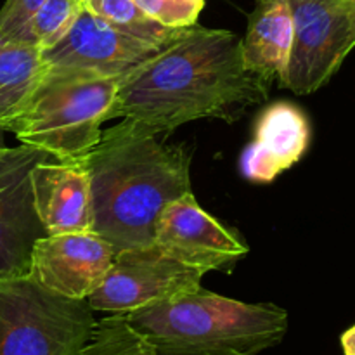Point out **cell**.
<instances>
[{"label": "cell", "instance_id": "obj_24", "mask_svg": "<svg viewBox=\"0 0 355 355\" xmlns=\"http://www.w3.org/2000/svg\"><path fill=\"white\" fill-rule=\"evenodd\" d=\"M7 42H9V40H7V38H6V35H3L2 31H0V47H2V45H6Z\"/></svg>", "mask_w": 355, "mask_h": 355}, {"label": "cell", "instance_id": "obj_25", "mask_svg": "<svg viewBox=\"0 0 355 355\" xmlns=\"http://www.w3.org/2000/svg\"><path fill=\"white\" fill-rule=\"evenodd\" d=\"M90 2H92V0H82V3H83V6H89Z\"/></svg>", "mask_w": 355, "mask_h": 355}, {"label": "cell", "instance_id": "obj_3", "mask_svg": "<svg viewBox=\"0 0 355 355\" xmlns=\"http://www.w3.org/2000/svg\"><path fill=\"white\" fill-rule=\"evenodd\" d=\"M123 315L156 355H257L279 345L288 331L284 309L205 288Z\"/></svg>", "mask_w": 355, "mask_h": 355}, {"label": "cell", "instance_id": "obj_20", "mask_svg": "<svg viewBox=\"0 0 355 355\" xmlns=\"http://www.w3.org/2000/svg\"><path fill=\"white\" fill-rule=\"evenodd\" d=\"M45 0H6L0 9V31L9 42L30 21V17L40 9Z\"/></svg>", "mask_w": 355, "mask_h": 355}, {"label": "cell", "instance_id": "obj_7", "mask_svg": "<svg viewBox=\"0 0 355 355\" xmlns=\"http://www.w3.org/2000/svg\"><path fill=\"white\" fill-rule=\"evenodd\" d=\"M203 270L180 262L155 243L120 250L101 286L87 298L94 312L128 314L137 309L194 293Z\"/></svg>", "mask_w": 355, "mask_h": 355}, {"label": "cell", "instance_id": "obj_23", "mask_svg": "<svg viewBox=\"0 0 355 355\" xmlns=\"http://www.w3.org/2000/svg\"><path fill=\"white\" fill-rule=\"evenodd\" d=\"M3 134H6V132H3L2 128H0V149L7 148V146H6V137H3Z\"/></svg>", "mask_w": 355, "mask_h": 355}, {"label": "cell", "instance_id": "obj_5", "mask_svg": "<svg viewBox=\"0 0 355 355\" xmlns=\"http://www.w3.org/2000/svg\"><path fill=\"white\" fill-rule=\"evenodd\" d=\"M97 319L87 300L30 276L0 279V355H83Z\"/></svg>", "mask_w": 355, "mask_h": 355}, {"label": "cell", "instance_id": "obj_16", "mask_svg": "<svg viewBox=\"0 0 355 355\" xmlns=\"http://www.w3.org/2000/svg\"><path fill=\"white\" fill-rule=\"evenodd\" d=\"M82 9V0H45L44 6L21 28L12 42L35 45L40 51H45L61 40Z\"/></svg>", "mask_w": 355, "mask_h": 355}, {"label": "cell", "instance_id": "obj_2", "mask_svg": "<svg viewBox=\"0 0 355 355\" xmlns=\"http://www.w3.org/2000/svg\"><path fill=\"white\" fill-rule=\"evenodd\" d=\"M165 134L127 120L103 132L83 159L90 180L92 231L116 252L155 243L159 214L191 191V153Z\"/></svg>", "mask_w": 355, "mask_h": 355}, {"label": "cell", "instance_id": "obj_19", "mask_svg": "<svg viewBox=\"0 0 355 355\" xmlns=\"http://www.w3.org/2000/svg\"><path fill=\"white\" fill-rule=\"evenodd\" d=\"M139 9L166 28H186L196 24L201 10L186 0H134Z\"/></svg>", "mask_w": 355, "mask_h": 355}, {"label": "cell", "instance_id": "obj_18", "mask_svg": "<svg viewBox=\"0 0 355 355\" xmlns=\"http://www.w3.org/2000/svg\"><path fill=\"white\" fill-rule=\"evenodd\" d=\"M83 355H156V352L128 324L123 314H110L96 322Z\"/></svg>", "mask_w": 355, "mask_h": 355}, {"label": "cell", "instance_id": "obj_4", "mask_svg": "<svg viewBox=\"0 0 355 355\" xmlns=\"http://www.w3.org/2000/svg\"><path fill=\"white\" fill-rule=\"evenodd\" d=\"M120 78L49 66L7 132L61 162H83L114 118Z\"/></svg>", "mask_w": 355, "mask_h": 355}, {"label": "cell", "instance_id": "obj_12", "mask_svg": "<svg viewBox=\"0 0 355 355\" xmlns=\"http://www.w3.org/2000/svg\"><path fill=\"white\" fill-rule=\"evenodd\" d=\"M311 142V125L304 111L279 101L260 113L253 141L243 149L239 170L246 180L269 184L300 162Z\"/></svg>", "mask_w": 355, "mask_h": 355}, {"label": "cell", "instance_id": "obj_13", "mask_svg": "<svg viewBox=\"0 0 355 355\" xmlns=\"http://www.w3.org/2000/svg\"><path fill=\"white\" fill-rule=\"evenodd\" d=\"M31 191L45 234L92 231L90 180L83 162L47 156L31 170Z\"/></svg>", "mask_w": 355, "mask_h": 355}, {"label": "cell", "instance_id": "obj_9", "mask_svg": "<svg viewBox=\"0 0 355 355\" xmlns=\"http://www.w3.org/2000/svg\"><path fill=\"white\" fill-rule=\"evenodd\" d=\"M159 49L162 45L118 30L83 6L61 40L42 51V59L47 66L85 69L121 80L151 59Z\"/></svg>", "mask_w": 355, "mask_h": 355}, {"label": "cell", "instance_id": "obj_8", "mask_svg": "<svg viewBox=\"0 0 355 355\" xmlns=\"http://www.w3.org/2000/svg\"><path fill=\"white\" fill-rule=\"evenodd\" d=\"M47 156L26 144L0 149V279L26 276L35 241L45 236L35 211L31 170Z\"/></svg>", "mask_w": 355, "mask_h": 355}, {"label": "cell", "instance_id": "obj_22", "mask_svg": "<svg viewBox=\"0 0 355 355\" xmlns=\"http://www.w3.org/2000/svg\"><path fill=\"white\" fill-rule=\"evenodd\" d=\"M186 2H189L191 6H194V7H198L200 10H203L205 2H207V0H186Z\"/></svg>", "mask_w": 355, "mask_h": 355}, {"label": "cell", "instance_id": "obj_14", "mask_svg": "<svg viewBox=\"0 0 355 355\" xmlns=\"http://www.w3.org/2000/svg\"><path fill=\"white\" fill-rule=\"evenodd\" d=\"M293 45V14L290 0H257L248 17V31L241 38L245 68L269 89L284 87Z\"/></svg>", "mask_w": 355, "mask_h": 355}, {"label": "cell", "instance_id": "obj_10", "mask_svg": "<svg viewBox=\"0 0 355 355\" xmlns=\"http://www.w3.org/2000/svg\"><path fill=\"white\" fill-rule=\"evenodd\" d=\"M114 253L94 231L45 234L35 241L28 276L61 297L87 300L106 277Z\"/></svg>", "mask_w": 355, "mask_h": 355}, {"label": "cell", "instance_id": "obj_17", "mask_svg": "<svg viewBox=\"0 0 355 355\" xmlns=\"http://www.w3.org/2000/svg\"><path fill=\"white\" fill-rule=\"evenodd\" d=\"M85 7H89L97 16L104 17L118 30L156 45L166 44L179 30V28H166L153 21L139 9L134 0H92Z\"/></svg>", "mask_w": 355, "mask_h": 355}, {"label": "cell", "instance_id": "obj_21", "mask_svg": "<svg viewBox=\"0 0 355 355\" xmlns=\"http://www.w3.org/2000/svg\"><path fill=\"white\" fill-rule=\"evenodd\" d=\"M340 343H342L343 354L355 355V324L343 333L342 338H340Z\"/></svg>", "mask_w": 355, "mask_h": 355}, {"label": "cell", "instance_id": "obj_11", "mask_svg": "<svg viewBox=\"0 0 355 355\" xmlns=\"http://www.w3.org/2000/svg\"><path fill=\"white\" fill-rule=\"evenodd\" d=\"M155 245L205 274L225 269L248 253V245L205 211L193 193L163 208L156 222Z\"/></svg>", "mask_w": 355, "mask_h": 355}, {"label": "cell", "instance_id": "obj_1", "mask_svg": "<svg viewBox=\"0 0 355 355\" xmlns=\"http://www.w3.org/2000/svg\"><path fill=\"white\" fill-rule=\"evenodd\" d=\"M267 94L269 89L243 64L238 35L191 24L121 78L114 118L170 134L203 118L232 123Z\"/></svg>", "mask_w": 355, "mask_h": 355}, {"label": "cell", "instance_id": "obj_15", "mask_svg": "<svg viewBox=\"0 0 355 355\" xmlns=\"http://www.w3.org/2000/svg\"><path fill=\"white\" fill-rule=\"evenodd\" d=\"M49 66L35 45L7 42L0 47V128L7 132L23 111Z\"/></svg>", "mask_w": 355, "mask_h": 355}, {"label": "cell", "instance_id": "obj_6", "mask_svg": "<svg viewBox=\"0 0 355 355\" xmlns=\"http://www.w3.org/2000/svg\"><path fill=\"white\" fill-rule=\"evenodd\" d=\"M293 45L284 87L309 96L331 80L355 47V0H290Z\"/></svg>", "mask_w": 355, "mask_h": 355}]
</instances>
